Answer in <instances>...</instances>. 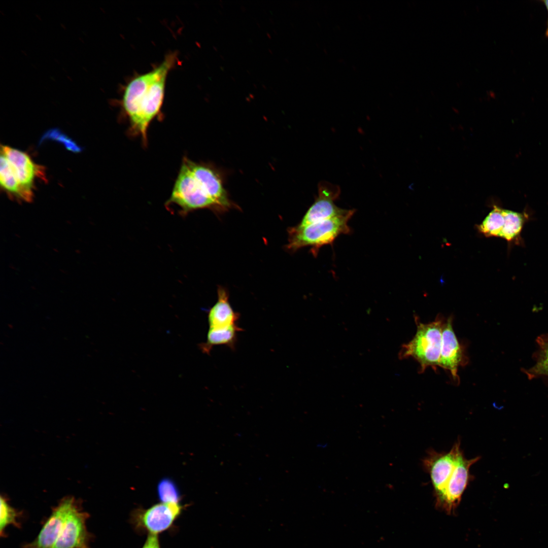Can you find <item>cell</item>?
<instances>
[{
  "instance_id": "cell-10",
  "label": "cell",
  "mask_w": 548,
  "mask_h": 548,
  "mask_svg": "<svg viewBox=\"0 0 548 548\" xmlns=\"http://www.w3.org/2000/svg\"><path fill=\"white\" fill-rule=\"evenodd\" d=\"M468 362L465 349L454 331L453 317H450L443 325L439 366L449 371L454 381L459 384L458 368L466 365Z\"/></svg>"
},
{
  "instance_id": "cell-22",
  "label": "cell",
  "mask_w": 548,
  "mask_h": 548,
  "mask_svg": "<svg viewBox=\"0 0 548 548\" xmlns=\"http://www.w3.org/2000/svg\"><path fill=\"white\" fill-rule=\"evenodd\" d=\"M142 548H161L157 535L149 534Z\"/></svg>"
},
{
  "instance_id": "cell-1",
  "label": "cell",
  "mask_w": 548,
  "mask_h": 548,
  "mask_svg": "<svg viewBox=\"0 0 548 548\" xmlns=\"http://www.w3.org/2000/svg\"><path fill=\"white\" fill-rule=\"evenodd\" d=\"M177 60L176 53H169L158 66L133 78L124 89L120 102L129 123L127 134L140 137L144 146L150 124L161 115L167 76Z\"/></svg>"
},
{
  "instance_id": "cell-14",
  "label": "cell",
  "mask_w": 548,
  "mask_h": 548,
  "mask_svg": "<svg viewBox=\"0 0 548 548\" xmlns=\"http://www.w3.org/2000/svg\"><path fill=\"white\" fill-rule=\"evenodd\" d=\"M238 325L226 329H214L209 328L207 340L199 345L200 350L205 354H209L214 346L225 345L234 350L237 341V333L242 331Z\"/></svg>"
},
{
  "instance_id": "cell-11",
  "label": "cell",
  "mask_w": 548,
  "mask_h": 548,
  "mask_svg": "<svg viewBox=\"0 0 548 548\" xmlns=\"http://www.w3.org/2000/svg\"><path fill=\"white\" fill-rule=\"evenodd\" d=\"M76 499L68 496L53 508L36 538L22 548H53L61 531L67 515Z\"/></svg>"
},
{
  "instance_id": "cell-4",
  "label": "cell",
  "mask_w": 548,
  "mask_h": 548,
  "mask_svg": "<svg viewBox=\"0 0 548 548\" xmlns=\"http://www.w3.org/2000/svg\"><path fill=\"white\" fill-rule=\"evenodd\" d=\"M444 321L442 317L437 316L431 322L423 323L416 317V334L410 341L402 346L399 358L412 357L415 359L420 364V373L429 367L435 371L439 366Z\"/></svg>"
},
{
  "instance_id": "cell-9",
  "label": "cell",
  "mask_w": 548,
  "mask_h": 548,
  "mask_svg": "<svg viewBox=\"0 0 548 548\" xmlns=\"http://www.w3.org/2000/svg\"><path fill=\"white\" fill-rule=\"evenodd\" d=\"M318 188L317 197L297 225L304 226L329 219L341 215L348 210L339 208L334 203L340 193L338 185L323 181L319 183Z\"/></svg>"
},
{
  "instance_id": "cell-5",
  "label": "cell",
  "mask_w": 548,
  "mask_h": 548,
  "mask_svg": "<svg viewBox=\"0 0 548 548\" xmlns=\"http://www.w3.org/2000/svg\"><path fill=\"white\" fill-rule=\"evenodd\" d=\"M89 517V514L83 510L81 503L76 499L53 548H91L90 543L93 535L86 527Z\"/></svg>"
},
{
  "instance_id": "cell-15",
  "label": "cell",
  "mask_w": 548,
  "mask_h": 548,
  "mask_svg": "<svg viewBox=\"0 0 548 548\" xmlns=\"http://www.w3.org/2000/svg\"><path fill=\"white\" fill-rule=\"evenodd\" d=\"M0 183L9 193L26 201L32 200L33 193L24 189L17 179L6 157L1 153Z\"/></svg>"
},
{
  "instance_id": "cell-7",
  "label": "cell",
  "mask_w": 548,
  "mask_h": 548,
  "mask_svg": "<svg viewBox=\"0 0 548 548\" xmlns=\"http://www.w3.org/2000/svg\"><path fill=\"white\" fill-rule=\"evenodd\" d=\"M180 503L155 504L146 509L138 510L133 516L134 523L149 534L157 535L169 529L181 515Z\"/></svg>"
},
{
  "instance_id": "cell-18",
  "label": "cell",
  "mask_w": 548,
  "mask_h": 548,
  "mask_svg": "<svg viewBox=\"0 0 548 548\" xmlns=\"http://www.w3.org/2000/svg\"><path fill=\"white\" fill-rule=\"evenodd\" d=\"M503 212L505 222L499 237L509 242L520 235L526 219L525 215L508 210L504 209Z\"/></svg>"
},
{
  "instance_id": "cell-12",
  "label": "cell",
  "mask_w": 548,
  "mask_h": 548,
  "mask_svg": "<svg viewBox=\"0 0 548 548\" xmlns=\"http://www.w3.org/2000/svg\"><path fill=\"white\" fill-rule=\"evenodd\" d=\"M1 153L7 159L14 175L21 186L33 193V181L41 175L40 166L35 164L28 154L8 146H2Z\"/></svg>"
},
{
  "instance_id": "cell-19",
  "label": "cell",
  "mask_w": 548,
  "mask_h": 548,
  "mask_svg": "<svg viewBox=\"0 0 548 548\" xmlns=\"http://www.w3.org/2000/svg\"><path fill=\"white\" fill-rule=\"evenodd\" d=\"M22 512L18 511L9 503L8 500L4 496L1 497L0 511V535L1 537L7 536L6 529L8 526L12 525L17 528H21L19 522Z\"/></svg>"
},
{
  "instance_id": "cell-8",
  "label": "cell",
  "mask_w": 548,
  "mask_h": 548,
  "mask_svg": "<svg viewBox=\"0 0 548 548\" xmlns=\"http://www.w3.org/2000/svg\"><path fill=\"white\" fill-rule=\"evenodd\" d=\"M480 459V457H476L468 459L465 458L462 451L460 453L454 471L443 491L436 498V504L439 506L451 512L458 506L471 478L470 468Z\"/></svg>"
},
{
  "instance_id": "cell-6",
  "label": "cell",
  "mask_w": 548,
  "mask_h": 548,
  "mask_svg": "<svg viewBox=\"0 0 548 548\" xmlns=\"http://www.w3.org/2000/svg\"><path fill=\"white\" fill-rule=\"evenodd\" d=\"M462 451L460 440L458 439L449 452L439 453L430 449L423 460V467L430 475L436 498L443 491Z\"/></svg>"
},
{
  "instance_id": "cell-3",
  "label": "cell",
  "mask_w": 548,
  "mask_h": 548,
  "mask_svg": "<svg viewBox=\"0 0 548 548\" xmlns=\"http://www.w3.org/2000/svg\"><path fill=\"white\" fill-rule=\"evenodd\" d=\"M355 212L349 209L341 215L311 223L304 226L297 225L288 230V243L286 248L291 252L310 247L314 256L321 247L332 244L340 235L349 234L351 230L348 222Z\"/></svg>"
},
{
  "instance_id": "cell-23",
  "label": "cell",
  "mask_w": 548,
  "mask_h": 548,
  "mask_svg": "<svg viewBox=\"0 0 548 548\" xmlns=\"http://www.w3.org/2000/svg\"><path fill=\"white\" fill-rule=\"evenodd\" d=\"M542 2H543V3L544 4V5H545V6L546 7V8L547 11V14H548V0H545V1L543 0V1H542ZM545 33H546V35L548 37V17H547V27H546Z\"/></svg>"
},
{
  "instance_id": "cell-17",
  "label": "cell",
  "mask_w": 548,
  "mask_h": 548,
  "mask_svg": "<svg viewBox=\"0 0 548 548\" xmlns=\"http://www.w3.org/2000/svg\"><path fill=\"white\" fill-rule=\"evenodd\" d=\"M504 209L494 206L493 209L478 226L480 232L486 236L499 237L504 224Z\"/></svg>"
},
{
  "instance_id": "cell-16",
  "label": "cell",
  "mask_w": 548,
  "mask_h": 548,
  "mask_svg": "<svg viewBox=\"0 0 548 548\" xmlns=\"http://www.w3.org/2000/svg\"><path fill=\"white\" fill-rule=\"evenodd\" d=\"M538 349L534 365L525 372L530 379L539 376L548 377V335H543L537 340Z\"/></svg>"
},
{
  "instance_id": "cell-20",
  "label": "cell",
  "mask_w": 548,
  "mask_h": 548,
  "mask_svg": "<svg viewBox=\"0 0 548 548\" xmlns=\"http://www.w3.org/2000/svg\"><path fill=\"white\" fill-rule=\"evenodd\" d=\"M157 494L161 502L180 503L181 496L179 490L170 479H163L158 483Z\"/></svg>"
},
{
  "instance_id": "cell-21",
  "label": "cell",
  "mask_w": 548,
  "mask_h": 548,
  "mask_svg": "<svg viewBox=\"0 0 548 548\" xmlns=\"http://www.w3.org/2000/svg\"><path fill=\"white\" fill-rule=\"evenodd\" d=\"M43 138L52 139L61 142L68 150L73 152H78L81 150V148L73 140L57 129L49 130Z\"/></svg>"
},
{
  "instance_id": "cell-2",
  "label": "cell",
  "mask_w": 548,
  "mask_h": 548,
  "mask_svg": "<svg viewBox=\"0 0 548 548\" xmlns=\"http://www.w3.org/2000/svg\"><path fill=\"white\" fill-rule=\"evenodd\" d=\"M166 207L175 206L183 215L201 209L217 212L232 207L220 175L207 163L184 156Z\"/></svg>"
},
{
  "instance_id": "cell-13",
  "label": "cell",
  "mask_w": 548,
  "mask_h": 548,
  "mask_svg": "<svg viewBox=\"0 0 548 548\" xmlns=\"http://www.w3.org/2000/svg\"><path fill=\"white\" fill-rule=\"evenodd\" d=\"M217 296L216 302L208 313L209 328L226 329L237 325L239 314L232 309L229 301V293L227 289L219 286Z\"/></svg>"
}]
</instances>
